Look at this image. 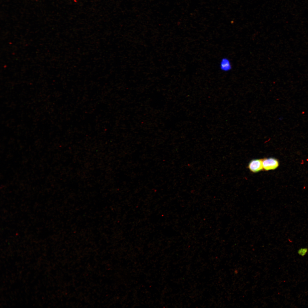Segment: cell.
Here are the masks:
<instances>
[{
    "mask_svg": "<svg viewBox=\"0 0 308 308\" xmlns=\"http://www.w3.org/2000/svg\"><path fill=\"white\" fill-rule=\"evenodd\" d=\"M263 169L266 171L274 170L279 166L278 160L274 158H265L262 159Z\"/></svg>",
    "mask_w": 308,
    "mask_h": 308,
    "instance_id": "obj_1",
    "label": "cell"
},
{
    "mask_svg": "<svg viewBox=\"0 0 308 308\" xmlns=\"http://www.w3.org/2000/svg\"><path fill=\"white\" fill-rule=\"evenodd\" d=\"M248 167L252 172L256 173L263 169L262 159H255L251 160L249 163Z\"/></svg>",
    "mask_w": 308,
    "mask_h": 308,
    "instance_id": "obj_2",
    "label": "cell"
},
{
    "mask_svg": "<svg viewBox=\"0 0 308 308\" xmlns=\"http://www.w3.org/2000/svg\"><path fill=\"white\" fill-rule=\"evenodd\" d=\"M220 69L224 72L230 70L232 68V65L230 60L227 58H222L220 62Z\"/></svg>",
    "mask_w": 308,
    "mask_h": 308,
    "instance_id": "obj_3",
    "label": "cell"
},
{
    "mask_svg": "<svg viewBox=\"0 0 308 308\" xmlns=\"http://www.w3.org/2000/svg\"><path fill=\"white\" fill-rule=\"evenodd\" d=\"M307 251V248H301L298 251L299 254L302 255H303L305 254Z\"/></svg>",
    "mask_w": 308,
    "mask_h": 308,
    "instance_id": "obj_4",
    "label": "cell"
}]
</instances>
